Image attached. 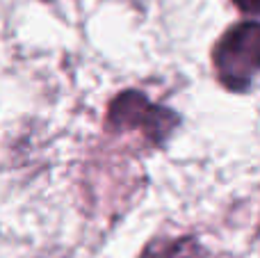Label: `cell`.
I'll use <instances>...</instances> for the list:
<instances>
[{"mask_svg": "<svg viewBox=\"0 0 260 258\" xmlns=\"http://www.w3.org/2000/svg\"><path fill=\"white\" fill-rule=\"evenodd\" d=\"M260 25L256 21L233 25L215 46V69L219 82L231 91H247L258 73Z\"/></svg>", "mask_w": 260, "mask_h": 258, "instance_id": "obj_1", "label": "cell"}, {"mask_svg": "<svg viewBox=\"0 0 260 258\" xmlns=\"http://www.w3.org/2000/svg\"><path fill=\"white\" fill-rule=\"evenodd\" d=\"M174 123H176V117L171 114V110L153 105L139 91H123L121 96H117L110 103L108 126L112 131L126 133V131L139 128L153 144H160L171 133Z\"/></svg>", "mask_w": 260, "mask_h": 258, "instance_id": "obj_2", "label": "cell"}, {"mask_svg": "<svg viewBox=\"0 0 260 258\" xmlns=\"http://www.w3.org/2000/svg\"><path fill=\"white\" fill-rule=\"evenodd\" d=\"M206 251L194 238H176V240H157L146 247L142 258H203Z\"/></svg>", "mask_w": 260, "mask_h": 258, "instance_id": "obj_3", "label": "cell"}, {"mask_svg": "<svg viewBox=\"0 0 260 258\" xmlns=\"http://www.w3.org/2000/svg\"><path fill=\"white\" fill-rule=\"evenodd\" d=\"M235 7L240 9V12H247V14H256L258 12V3L260 0H233Z\"/></svg>", "mask_w": 260, "mask_h": 258, "instance_id": "obj_4", "label": "cell"}]
</instances>
